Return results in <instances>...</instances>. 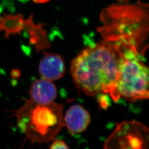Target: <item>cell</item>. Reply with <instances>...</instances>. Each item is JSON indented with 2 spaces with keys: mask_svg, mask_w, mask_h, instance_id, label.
Listing matches in <instances>:
<instances>
[{
  "mask_svg": "<svg viewBox=\"0 0 149 149\" xmlns=\"http://www.w3.org/2000/svg\"><path fill=\"white\" fill-rule=\"evenodd\" d=\"M97 31L102 43L118 56L132 51L144 56L148 48L149 5L138 1L118 0L102 10Z\"/></svg>",
  "mask_w": 149,
  "mask_h": 149,
  "instance_id": "cell-1",
  "label": "cell"
},
{
  "mask_svg": "<svg viewBox=\"0 0 149 149\" xmlns=\"http://www.w3.org/2000/svg\"><path fill=\"white\" fill-rule=\"evenodd\" d=\"M119 69L117 53L101 43L81 51L71 62L70 73L77 87L86 95H111L116 88Z\"/></svg>",
  "mask_w": 149,
  "mask_h": 149,
  "instance_id": "cell-2",
  "label": "cell"
},
{
  "mask_svg": "<svg viewBox=\"0 0 149 149\" xmlns=\"http://www.w3.org/2000/svg\"><path fill=\"white\" fill-rule=\"evenodd\" d=\"M16 116L26 139L33 144L49 143L65 126L63 105L54 102L40 104L29 99L16 111Z\"/></svg>",
  "mask_w": 149,
  "mask_h": 149,
  "instance_id": "cell-3",
  "label": "cell"
},
{
  "mask_svg": "<svg viewBox=\"0 0 149 149\" xmlns=\"http://www.w3.org/2000/svg\"><path fill=\"white\" fill-rule=\"evenodd\" d=\"M139 54L129 51L119 55L116 86L111 95L114 101L123 97L131 102L149 98V68Z\"/></svg>",
  "mask_w": 149,
  "mask_h": 149,
  "instance_id": "cell-4",
  "label": "cell"
},
{
  "mask_svg": "<svg viewBox=\"0 0 149 149\" xmlns=\"http://www.w3.org/2000/svg\"><path fill=\"white\" fill-rule=\"evenodd\" d=\"M149 129L135 120L124 121L116 129L104 144L105 149H148Z\"/></svg>",
  "mask_w": 149,
  "mask_h": 149,
  "instance_id": "cell-5",
  "label": "cell"
},
{
  "mask_svg": "<svg viewBox=\"0 0 149 149\" xmlns=\"http://www.w3.org/2000/svg\"><path fill=\"white\" fill-rule=\"evenodd\" d=\"M65 70L64 60L57 54L45 53L39 65V72L42 78L52 81L63 77Z\"/></svg>",
  "mask_w": 149,
  "mask_h": 149,
  "instance_id": "cell-6",
  "label": "cell"
},
{
  "mask_svg": "<svg viewBox=\"0 0 149 149\" xmlns=\"http://www.w3.org/2000/svg\"><path fill=\"white\" fill-rule=\"evenodd\" d=\"M90 120L88 112L77 104L71 107L64 118V124L71 134H78L85 131Z\"/></svg>",
  "mask_w": 149,
  "mask_h": 149,
  "instance_id": "cell-7",
  "label": "cell"
},
{
  "mask_svg": "<svg viewBox=\"0 0 149 149\" xmlns=\"http://www.w3.org/2000/svg\"><path fill=\"white\" fill-rule=\"evenodd\" d=\"M30 100L36 103L47 104L54 102L57 88L52 81L45 79L36 80L30 87Z\"/></svg>",
  "mask_w": 149,
  "mask_h": 149,
  "instance_id": "cell-8",
  "label": "cell"
},
{
  "mask_svg": "<svg viewBox=\"0 0 149 149\" xmlns=\"http://www.w3.org/2000/svg\"><path fill=\"white\" fill-rule=\"evenodd\" d=\"M55 140V139H54ZM69 146L65 142L60 140H55L50 146V149H69Z\"/></svg>",
  "mask_w": 149,
  "mask_h": 149,
  "instance_id": "cell-9",
  "label": "cell"
},
{
  "mask_svg": "<svg viewBox=\"0 0 149 149\" xmlns=\"http://www.w3.org/2000/svg\"><path fill=\"white\" fill-rule=\"evenodd\" d=\"M31 1L36 3H44L48 2L50 0H31Z\"/></svg>",
  "mask_w": 149,
  "mask_h": 149,
  "instance_id": "cell-10",
  "label": "cell"
}]
</instances>
